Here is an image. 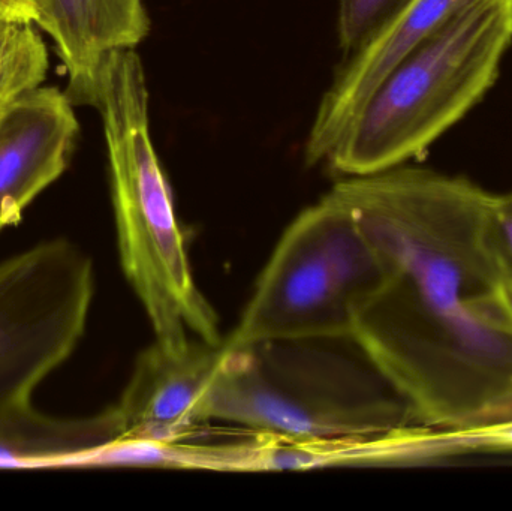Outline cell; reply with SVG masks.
Returning a JSON list of instances; mask_svg holds the SVG:
<instances>
[{
  "instance_id": "cell-1",
  "label": "cell",
  "mask_w": 512,
  "mask_h": 511,
  "mask_svg": "<svg viewBox=\"0 0 512 511\" xmlns=\"http://www.w3.org/2000/svg\"><path fill=\"white\" fill-rule=\"evenodd\" d=\"M331 191L378 254L382 279L354 336L418 426L512 417V267L499 195L466 177L399 165Z\"/></svg>"
},
{
  "instance_id": "cell-2",
  "label": "cell",
  "mask_w": 512,
  "mask_h": 511,
  "mask_svg": "<svg viewBox=\"0 0 512 511\" xmlns=\"http://www.w3.org/2000/svg\"><path fill=\"white\" fill-rule=\"evenodd\" d=\"M90 107L104 126L123 272L156 342L170 350L194 338L219 344V317L195 282L173 191L153 144L149 89L135 48L107 57Z\"/></svg>"
},
{
  "instance_id": "cell-3",
  "label": "cell",
  "mask_w": 512,
  "mask_h": 511,
  "mask_svg": "<svg viewBox=\"0 0 512 511\" xmlns=\"http://www.w3.org/2000/svg\"><path fill=\"white\" fill-rule=\"evenodd\" d=\"M209 417L288 441H327L418 426L354 335L228 345Z\"/></svg>"
},
{
  "instance_id": "cell-4",
  "label": "cell",
  "mask_w": 512,
  "mask_h": 511,
  "mask_svg": "<svg viewBox=\"0 0 512 511\" xmlns=\"http://www.w3.org/2000/svg\"><path fill=\"white\" fill-rule=\"evenodd\" d=\"M512 44V0H478L409 53L343 129L327 162L364 176L429 149L492 89Z\"/></svg>"
},
{
  "instance_id": "cell-5",
  "label": "cell",
  "mask_w": 512,
  "mask_h": 511,
  "mask_svg": "<svg viewBox=\"0 0 512 511\" xmlns=\"http://www.w3.org/2000/svg\"><path fill=\"white\" fill-rule=\"evenodd\" d=\"M381 279L378 254L330 191L283 231L225 342L354 335L358 311Z\"/></svg>"
},
{
  "instance_id": "cell-6",
  "label": "cell",
  "mask_w": 512,
  "mask_h": 511,
  "mask_svg": "<svg viewBox=\"0 0 512 511\" xmlns=\"http://www.w3.org/2000/svg\"><path fill=\"white\" fill-rule=\"evenodd\" d=\"M93 293L92 260L66 239L0 263V411L32 404L36 387L71 356Z\"/></svg>"
},
{
  "instance_id": "cell-7",
  "label": "cell",
  "mask_w": 512,
  "mask_h": 511,
  "mask_svg": "<svg viewBox=\"0 0 512 511\" xmlns=\"http://www.w3.org/2000/svg\"><path fill=\"white\" fill-rule=\"evenodd\" d=\"M225 351V338L219 344L194 338L180 350L156 341L146 348L114 405L122 425L120 440L179 443L210 422V398Z\"/></svg>"
},
{
  "instance_id": "cell-8",
  "label": "cell",
  "mask_w": 512,
  "mask_h": 511,
  "mask_svg": "<svg viewBox=\"0 0 512 511\" xmlns=\"http://www.w3.org/2000/svg\"><path fill=\"white\" fill-rule=\"evenodd\" d=\"M66 92L38 87L0 117V231L68 168L77 116Z\"/></svg>"
},
{
  "instance_id": "cell-9",
  "label": "cell",
  "mask_w": 512,
  "mask_h": 511,
  "mask_svg": "<svg viewBox=\"0 0 512 511\" xmlns=\"http://www.w3.org/2000/svg\"><path fill=\"white\" fill-rule=\"evenodd\" d=\"M478 0H414L372 42L343 59L304 144L307 165L327 161L343 129L385 77L430 36Z\"/></svg>"
},
{
  "instance_id": "cell-10",
  "label": "cell",
  "mask_w": 512,
  "mask_h": 511,
  "mask_svg": "<svg viewBox=\"0 0 512 511\" xmlns=\"http://www.w3.org/2000/svg\"><path fill=\"white\" fill-rule=\"evenodd\" d=\"M33 21L53 39L74 105L92 104L110 54L137 48L150 33L146 0H35Z\"/></svg>"
},
{
  "instance_id": "cell-11",
  "label": "cell",
  "mask_w": 512,
  "mask_h": 511,
  "mask_svg": "<svg viewBox=\"0 0 512 511\" xmlns=\"http://www.w3.org/2000/svg\"><path fill=\"white\" fill-rule=\"evenodd\" d=\"M122 438L116 408L80 419H57L32 404L0 411V468H50L62 456Z\"/></svg>"
},
{
  "instance_id": "cell-12",
  "label": "cell",
  "mask_w": 512,
  "mask_h": 511,
  "mask_svg": "<svg viewBox=\"0 0 512 511\" xmlns=\"http://www.w3.org/2000/svg\"><path fill=\"white\" fill-rule=\"evenodd\" d=\"M33 20L0 14V117L47 78L48 50Z\"/></svg>"
},
{
  "instance_id": "cell-13",
  "label": "cell",
  "mask_w": 512,
  "mask_h": 511,
  "mask_svg": "<svg viewBox=\"0 0 512 511\" xmlns=\"http://www.w3.org/2000/svg\"><path fill=\"white\" fill-rule=\"evenodd\" d=\"M414 0H339V45L343 59L372 42Z\"/></svg>"
},
{
  "instance_id": "cell-14",
  "label": "cell",
  "mask_w": 512,
  "mask_h": 511,
  "mask_svg": "<svg viewBox=\"0 0 512 511\" xmlns=\"http://www.w3.org/2000/svg\"><path fill=\"white\" fill-rule=\"evenodd\" d=\"M496 222H498L502 248H504L505 254H507L512 267V192L507 195H499Z\"/></svg>"
},
{
  "instance_id": "cell-15",
  "label": "cell",
  "mask_w": 512,
  "mask_h": 511,
  "mask_svg": "<svg viewBox=\"0 0 512 511\" xmlns=\"http://www.w3.org/2000/svg\"><path fill=\"white\" fill-rule=\"evenodd\" d=\"M0 14L20 15L33 20L35 0H0Z\"/></svg>"
},
{
  "instance_id": "cell-16",
  "label": "cell",
  "mask_w": 512,
  "mask_h": 511,
  "mask_svg": "<svg viewBox=\"0 0 512 511\" xmlns=\"http://www.w3.org/2000/svg\"><path fill=\"white\" fill-rule=\"evenodd\" d=\"M507 288H508V296H510V300H511V303H512V276H511L510 279H508Z\"/></svg>"
}]
</instances>
